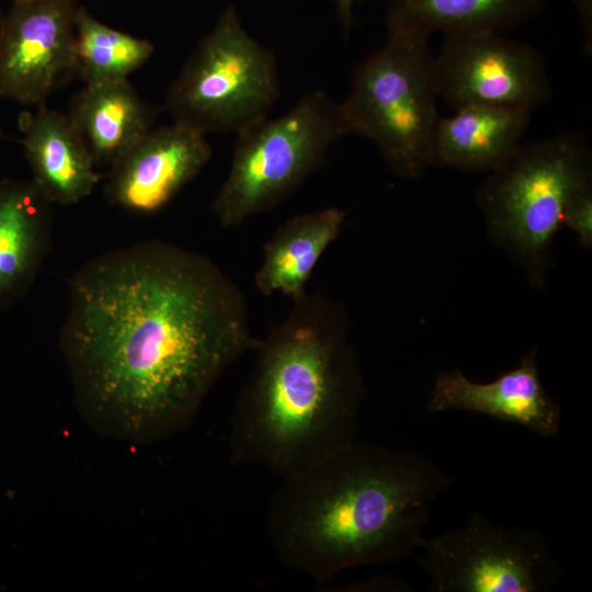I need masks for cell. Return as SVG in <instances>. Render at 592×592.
I'll return each instance as SVG.
<instances>
[{
    "label": "cell",
    "instance_id": "cell-1",
    "mask_svg": "<svg viewBox=\"0 0 592 592\" xmlns=\"http://www.w3.org/2000/svg\"><path fill=\"white\" fill-rule=\"evenodd\" d=\"M68 287L59 348L80 414L105 436L152 443L180 432L258 343L238 284L172 242L102 253Z\"/></svg>",
    "mask_w": 592,
    "mask_h": 592
},
{
    "label": "cell",
    "instance_id": "cell-2",
    "mask_svg": "<svg viewBox=\"0 0 592 592\" xmlns=\"http://www.w3.org/2000/svg\"><path fill=\"white\" fill-rule=\"evenodd\" d=\"M267 534L282 565L323 583L418 553L452 478L430 457L360 437L281 478Z\"/></svg>",
    "mask_w": 592,
    "mask_h": 592
},
{
    "label": "cell",
    "instance_id": "cell-3",
    "mask_svg": "<svg viewBox=\"0 0 592 592\" xmlns=\"http://www.w3.org/2000/svg\"><path fill=\"white\" fill-rule=\"evenodd\" d=\"M258 339L229 430L235 464L286 477L358 437L366 386L344 306L306 292Z\"/></svg>",
    "mask_w": 592,
    "mask_h": 592
},
{
    "label": "cell",
    "instance_id": "cell-4",
    "mask_svg": "<svg viewBox=\"0 0 592 592\" xmlns=\"http://www.w3.org/2000/svg\"><path fill=\"white\" fill-rule=\"evenodd\" d=\"M591 186V151L580 132L520 144L477 192L491 237L512 254L536 284L562 227V212Z\"/></svg>",
    "mask_w": 592,
    "mask_h": 592
},
{
    "label": "cell",
    "instance_id": "cell-5",
    "mask_svg": "<svg viewBox=\"0 0 592 592\" xmlns=\"http://www.w3.org/2000/svg\"><path fill=\"white\" fill-rule=\"evenodd\" d=\"M429 38L388 35L383 47L355 67L341 103L350 135L374 141L390 170L403 179L419 178L431 166L440 119Z\"/></svg>",
    "mask_w": 592,
    "mask_h": 592
},
{
    "label": "cell",
    "instance_id": "cell-6",
    "mask_svg": "<svg viewBox=\"0 0 592 592\" xmlns=\"http://www.w3.org/2000/svg\"><path fill=\"white\" fill-rule=\"evenodd\" d=\"M350 135L341 103L321 89L304 94L286 114L240 133L226 179L210 208L236 228L292 196L322 164L330 146Z\"/></svg>",
    "mask_w": 592,
    "mask_h": 592
},
{
    "label": "cell",
    "instance_id": "cell-7",
    "mask_svg": "<svg viewBox=\"0 0 592 592\" xmlns=\"http://www.w3.org/2000/svg\"><path fill=\"white\" fill-rule=\"evenodd\" d=\"M280 94L274 54L248 34L232 5L198 43L167 93L178 122L238 135L267 118Z\"/></svg>",
    "mask_w": 592,
    "mask_h": 592
},
{
    "label": "cell",
    "instance_id": "cell-8",
    "mask_svg": "<svg viewBox=\"0 0 592 592\" xmlns=\"http://www.w3.org/2000/svg\"><path fill=\"white\" fill-rule=\"evenodd\" d=\"M418 553L434 592H540L562 574L537 530L498 525L477 512L460 527L425 537Z\"/></svg>",
    "mask_w": 592,
    "mask_h": 592
},
{
    "label": "cell",
    "instance_id": "cell-9",
    "mask_svg": "<svg viewBox=\"0 0 592 592\" xmlns=\"http://www.w3.org/2000/svg\"><path fill=\"white\" fill-rule=\"evenodd\" d=\"M437 95L454 110L489 105L532 112L551 94L534 47L490 32L446 35L434 57Z\"/></svg>",
    "mask_w": 592,
    "mask_h": 592
},
{
    "label": "cell",
    "instance_id": "cell-10",
    "mask_svg": "<svg viewBox=\"0 0 592 592\" xmlns=\"http://www.w3.org/2000/svg\"><path fill=\"white\" fill-rule=\"evenodd\" d=\"M78 0H15L0 33V99L45 104L75 75Z\"/></svg>",
    "mask_w": 592,
    "mask_h": 592
},
{
    "label": "cell",
    "instance_id": "cell-11",
    "mask_svg": "<svg viewBox=\"0 0 592 592\" xmlns=\"http://www.w3.org/2000/svg\"><path fill=\"white\" fill-rule=\"evenodd\" d=\"M206 134L173 122L152 127L109 169V202L136 214L163 208L212 158Z\"/></svg>",
    "mask_w": 592,
    "mask_h": 592
},
{
    "label": "cell",
    "instance_id": "cell-12",
    "mask_svg": "<svg viewBox=\"0 0 592 592\" xmlns=\"http://www.w3.org/2000/svg\"><path fill=\"white\" fill-rule=\"evenodd\" d=\"M428 410L483 414L521 425L542 439L555 437L561 425L560 403L540 380L535 349L525 353L515 368L489 383L473 382L459 368L441 373Z\"/></svg>",
    "mask_w": 592,
    "mask_h": 592
},
{
    "label": "cell",
    "instance_id": "cell-13",
    "mask_svg": "<svg viewBox=\"0 0 592 592\" xmlns=\"http://www.w3.org/2000/svg\"><path fill=\"white\" fill-rule=\"evenodd\" d=\"M18 126L31 180L52 204L73 205L93 192L102 177L67 113L42 104L22 111Z\"/></svg>",
    "mask_w": 592,
    "mask_h": 592
},
{
    "label": "cell",
    "instance_id": "cell-14",
    "mask_svg": "<svg viewBox=\"0 0 592 592\" xmlns=\"http://www.w3.org/2000/svg\"><path fill=\"white\" fill-rule=\"evenodd\" d=\"M53 206L32 180H0V312L30 292L50 252Z\"/></svg>",
    "mask_w": 592,
    "mask_h": 592
},
{
    "label": "cell",
    "instance_id": "cell-15",
    "mask_svg": "<svg viewBox=\"0 0 592 592\" xmlns=\"http://www.w3.org/2000/svg\"><path fill=\"white\" fill-rule=\"evenodd\" d=\"M158 113L125 78L84 84L67 115L95 166L110 168L153 127Z\"/></svg>",
    "mask_w": 592,
    "mask_h": 592
},
{
    "label": "cell",
    "instance_id": "cell-16",
    "mask_svg": "<svg viewBox=\"0 0 592 592\" xmlns=\"http://www.w3.org/2000/svg\"><path fill=\"white\" fill-rule=\"evenodd\" d=\"M455 111L437 122L431 166L463 171H491L505 160L521 144L532 113L489 105Z\"/></svg>",
    "mask_w": 592,
    "mask_h": 592
},
{
    "label": "cell",
    "instance_id": "cell-17",
    "mask_svg": "<svg viewBox=\"0 0 592 592\" xmlns=\"http://www.w3.org/2000/svg\"><path fill=\"white\" fill-rule=\"evenodd\" d=\"M344 220V210L326 207L283 223L263 247L254 273L257 289L265 296L282 294L291 299L305 294L315 267L340 236Z\"/></svg>",
    "mask_w": 592,
    "mask_h": 592
},
{
    "label": "cell",
    "instance_id": "cell-18",
    "mask_svg": "<svg viewBox=\"0 0 592 592\" xmlns=\"http://www.w3.org/2000/svg\"><path fill=\"white\" fill-rule=\"evenodd\" d=\"M542 0H390L388 35L502 34L532 18Z\"/></svg>",
    "mask_w": 592,
    "mask_h": 592
},
{
    "label": "cell",
    "instance_id": "cell-19",
    "mask_svg": "<svg viewBox=\"0 0 592 592\" xmlns=\"http://www.w3.org/2000/svg\"><path fill=\"white\" fill-rule=\"evenodd\" d=\"M153 50L148 39L107 26L79 5L75 24V76L84 84L128 78L149 60Z\"/></svg>",
    "mask_w": 592,
    "mask_h": 592
},
{
    "label": "cell",
    "instance_id": "cell-20",
    "mask_svg": "<svg viewBox=\"0 0 592 592\" xmlns=\"http://www.w3.org/2000/svg\"><path fill=\"white\" fill-rule=\"evenodd\" d=\"M562 226L569 227L585 248L592 244V190L585 187L576 193L562 212Z\"/></svg>",
    "mask_w": 592,
    "mask_h": 592
},
{
    "label": "cell",
    "instance_id": "cell-21",
    "mask_svg": "<svg viewBox=\"0 0 592 592\" xmlns=\"http://www.w3.org/2000/svg\"><path fill=\"white\" fill-rule=\"evenodd\" d=\"M337 5L338 16L344 27L345 33H349L353 23L352 8L355 1L358 0H334Z\"/></svg>",
    "mask_w": 592,
    "mask_h": 592
},
{
    "label": "cell",
    "instance_id": "cell-22",
    "mask_svg": "<svg viewBox=\"0 0 592 592\" xmlns=\"http://www.w3.org/2000/svg\"><path fill=\"white\" fill-rule=\"evenodd\" d=\"M574 2L579 7V11L584 22L585 29L588 30V22L591 26V9L588 8V5L590 7V0H574Z\"/></svg>",
    "mask_w": 592,
    "mask_h": 592
},
{
    "label": "cell",
    "instance_id": "cell-23",
    "mask_svg": "<svg viewBox=\"0 0 592 592\" xmlns=\"http://www.w3.org/2000/svg\"><path fill=\"white\" fill-rule=\"evenodd\" d=\"M3 19H4V13H2L1 8H0V33H1V27H2V23H3Z\"/></svg>",
    "mask_w": 592,
    "mask_h": 592
},
{
    "label": "cell",
    "instance_id": "cell-24",
    "mask_svg": "<svg viewBox=\"0 0 592 592\" xmlns=\"http://www.w3.org/2000/svg\"><path fill=\"white\" fill-rule=\"evenodd\" d=\"M0 138H2V130H1V127H0Z\"/></svg>",
    "mask_w": 592,
    "mask_h": 592
},
{
    "label": "cell",
    "instance_id": "cell-25",
    "mask_svg": "<svg viewBox=\"0 0 592 592\" xmlns=\"http://www.w3.org/2000/svg\"><path fill=\"white\" fill-rule=\"evenodd\" d=\"M11 1H15V0H11Z\"/></svg>",
    "mask_w": 592,
    "mask_h": 592
}]
</instances>
